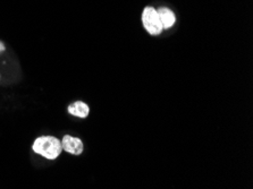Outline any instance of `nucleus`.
Returning <instances> with one entry per match:
<instances>
[{
  "label": "nucleus",
  "mask_w": 253,
  "mask_h": 189,
  "mask_svg": "<svg viewBox=\"0 0 253 189\" xmlns=\"http://www.w3.org/2000/svg\"><path fill=\"white\" fill-rule=\"evenodd\" d=\"M32 150L34 153L39 154L47 160H56L63 152L60 140L55 136H49V135L36 138Z\"/></svg>",
  "instance_id": "1"
},
{
  "label": "nucleus",
  "mask_w": 253,
  "mask_h": 189,
  "mask_svg": "<svg viewBox=\"0 0 253 189\" xmlns=\"http://www.w3.org/2000/svg\"><path fill=\"white\" fill-rule=\"evenodd\" d=\"M61 142V148L63 151L73 154V155H81L84 150L83 141L79 137L71 136V135H65Z\"/></svg>",
  "instance_id": "3"
},
{
  "label": "nucleus",
  "mask_w": 253,
  "mask_h": 189,
  "mask_svg": "<svg viewBox=\"0 0 253 189\" xmlns=\"http://www.w3.org/2000/svg\"><path fill=\"white\" fill-rule=\"evenodd\" d=\"M5 51V45H3V43L1 41H0V52Z\"/></svg>",
  "instance_id": "6"
},
{
  "label": "nucleus",
  "mask_w": 253,
  "mask_h": 189,
  "mask_svg": "<svg viewBox=\"0 0 253 189\" xmlns=\"http://www.w3.org/2000/svg\"><path fill=\"white\" fill-rule=\"evenodd\" d=\"M142 24H143L144 30L149 34H151V36H159L164 31L157 9L150 6L145 7L143 9V13H142Z\"/></svg>",
  "instance_id": "2"
},
{
  "label": "nucleus",
  "mask_w": 253,
  "mask_h": 189,
  "mask_svg": "<svg viewBox=\"0 0 253 189\" xmlns=\"http://www.w3.org/2000/svg\"><path fill=\"white\" fill-rule=\"evenodd\" d=\"M157 13L159 15L160 23H162L164 30H168L174 26L176 22V16L174 11L167 8V7H160V8L157 9Z\"/></svg>",
  "instance_id": "4"
},
{
  "label": "nucleus",
  "mask_w": 253,
  "mask_h": 189,
  "mask_svg": "<svg viewBox=\"0 0 253 189\" xmlns=\"http://www.w3.org/2000/svg\"><path fill=\"white\" fill-rule=\"evenodd\" d=\"M68 113L78 118H86L90 113V107L83 101H75L67 107Z\"/></svg>",
  "instance_id": "5"
}]
</instances>
